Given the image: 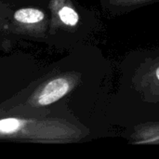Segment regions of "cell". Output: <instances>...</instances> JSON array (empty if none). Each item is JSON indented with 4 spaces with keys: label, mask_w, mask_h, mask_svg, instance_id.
<instances>
[{
    "label": "cell",
    "mask_w": 159,
    "mask_h": 159,
    "mask_svg": "<svg viewBox=\"0 0 159 159\" xmlns=\"http://www.w3.org/2000/svg\"><path fill=\"white\" fill-rule=\"evenodd\" d=\"M20 128V122L15 118H7L0 120V132L11 133Z\"/></svg>",
    "instance_id": "obj_4"
},
{
    "label": "cell",
    "mask_w": 159,
    "mask_h": 159,
    "mask_svg": "<svg viewBox=\"0 0 159 159\" xmlns=\"http://www.w3.org/2000/svg\"><path fill=\"white\" fill-rule=\"evenodd\" d=\"M59 16L63 23L71 26L75 25L78 22V19H79L78 14L69 7H63L59 12Z\"/></svg>",
    "instance_id": "obj_3"
},
{
    "label": "cell",
    "mask_w": 159,
    "mask_h": 159,
    "mask_svg": "<svg viewBox=\"0 0 159 159\" xmlns=\"http://www.w3.org/2000/svg\"><path fill=\"white\" fill-rule=\"evenodd\" d=\"M44 17V13L36 8H21L14 14V19L22 23H36L41 21Z\"/></svg>",
    "instance_id": "obj_2"
},
{
    "label": "cell",
    "mask_w": 159,
    "mask_h": 159,
    "mask_svg": "<svg viewBox=\"0 0 159 159\" xmlns=\"http://www.w3.org/2000/svg\"><path fill=\"white\" fill-rule=\"evenodd\" d=\"M157 78L159 79V67L157 68Z\"/></svg>",
    "instance_id": "obj_5"
},
{
    "label": "cell",
    "mask_w": 159,
    "mask_h": 159,
    "mask_svg": "<svg viewBox=\"0 0 159 159\" xmlns=\"http://www.w3.org/2000/svg\"><path fill=\"white\" fill-rule=\"evenodd\" d=\"M69 90V83L64 78H57L46 85L37 98L41 105H48L62 98Z\"/></svg>",
    "instance_id": "obj_1"
}]
</instances>
